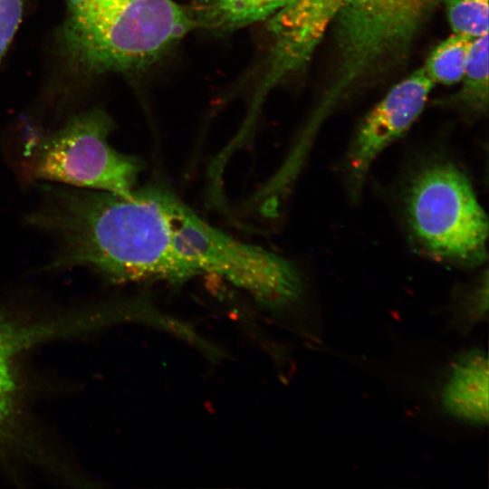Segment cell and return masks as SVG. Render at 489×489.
<instances>
[{
    "label": "cell",
    "instance_id": "30bf717a",
    "mask_svg": "<svg viewBox=\"0 0 489 489\" xmlns=\"http://www.w3.org/2000/svg\"><path fill=\"white\" fill-rule=\"evenodd\" d=\"M472 40L454 34L431 52L423 70L434 83L450 85L462 80Z\"/></svg>",
    "mask_w": 489,
    "mask_h": 489
},
{
    "label": "cell",
    "instance_id": "ba28073f",
    "mask_svg": "<svg viewBox=\"0 0 489 489\" xmlns=\"http://www.w3.org/2000/svg\"><path fill=\"white\" fill-rule=\"evenodd\" d=\"M289 0H193L187 6L196 28L232 32L268 21Z\"/></svg>",
    "mask_w": 489,
    "mask_h": 489
},
{
    "label": "cell",
    "instance_id": "9c48e42d",
    "mask_svg": "<svg viewBox=\"0 0 489 489\" xmlns=\"http://www.w3.org/2000/svg\"><path fill=\"white\" fill-rule=\"evenodd\" d=\"M61 332L59 322L25 326L0 313V430L12 417L16 399L14 361L18 353L43 338Z\"/></svg>",
    "mask_w": 489,
    "mask_h": 489
},
{
    "label": "cell",
    "instance_id": "3957f363",
    "mask_svg": "<svg viewBox=\"0 0 489 489\" xmlns=\"http://www.w3.org/2000/svg\"><path fill=\"white\" fill-rule=\"evenodd\" d=\"M64 54L89 74L146 69L195 29L173 0H66Z\"/></svg>",
    "mask_w": 489,
    "mask_h": 489
},
{
    "label": "cell",
    "instance_id": "5b68a950",
    "mask_svg": "<svg viewBox=\"0 0 489 489\" xmlns=\"http://www.w3.org/2000/svg\"><path fill=\"white\" fill-rule=\"evenodd\" d=\"M112 129V120L101 109L72 116L56 130L27 141L23 163L25 177L129 196L142 164L110 144Z\"/></svg>",
    "mask_w": 489,
    "mask_h": 489
},
{
    "label": "cell",
    "instance_id": "7a4b0ae2",
    "mask_svg": "<svg viewBox=\"0 0 489 489\" xmlns=\"http://www.w3.org/2000/svg\"><path fill=\"white\" fill-rule=\"evenodd\" d=\"M429 0H289L267 22L272 45L261 91L307 62L329 27L339 54L337 79L319 111L377 69L402 57Z\"/></svg>",
    "mask_w": 489,
    "mask_h": 489
},
{
    "label": "cell",
    "instance_id": "7c38bea8",
    "mask_svg": "<svg viewBox=\"0 0 489 489\" xmlns=\"http://www.w3.org/2000/svg\"><path fill=\"white\" fill-rule=\"evenodd\" d=\"M454 34L476 38L488 34V0H445Z\"/></svg>",
    "mask_w": 489,
    "mask_h": 489
},
{
    "label": "cell",
    "instance_id": "52a82bcc",
    "mask_svg": "<svg viewBox=\"0 0 489 489\" xmlns=\"http://www.w3.org/2000/svg\"><path fill=\"white\" fill-rule=\"evenodd\" d=\"M488 355L480 346L458 353L448 365L438 390L444 412L472 427L488 423Z\"/></svg>",
    "mask_w": 489,
    "mask_h": 489
},
{
    "label": "cell",
    "instance_id": "277c9868",
    "mask_svg": "<svg viewBox=\"0 0 489 489\" xmlns=\"http://www.w3.org/2000/svg\"><path fill=\"white\" fill-rule=\"evenodd\" d=\"M402 206L410 239L427 256L462 268L486 261L487 216L469 178L452 161L418 166L405 186Z\"/></svg>",
    "mask_w": 489,
    "mask_h": 489
},
{
    "label": "cell",
    "instance_id": "5bb4252c",
    "mask_svg": "<svg viewBox=\"0 0 489 489\" xmlns=\"http://www.w3.org/2000/svg\"><path fill=\"white\" fill-rule=\"evenodd\" d=\"M24 0H0V61L19 26Z\"/></svg>",
    "mask_w": 489,
    "mask_h": 489
},
{
    "label": "cell",
    "instance_id": "8fae6325",
    "mask_svg": "<svg viewBox=\"0 0 489 489\" xmlns=\"http://www.w3.org/2000/svg\"><path fill=\"white\" fill-rule=\"evenodd\" d=\"M488 34L472 40L463 74L460 100L483 110L488 104Z\"/></svg>",
    "mask_w": 489,
    "mask_h": 489
},
{
    "label": "cell",
    "instance_id": "6da1fadb",
    "mask_svg": "<svg viewBox=\"0 0 489 489\" xmlns=\"http://www.w3.org/2000/svg\"><path fill=\"white\" fill-rule=\"evenodd\" d=\"M54 233L64 267H88L112 282L212 273L273 309L292 307L303 294L292 263L235 239L158 187L129 196L72 189L59 203Z\"/></svg>",
    "mask_w": 489,
    "mask_h": 489
},
{
    "label": "cell",
    "instance_id": "8992f818",
    "mask_svg": "<svg viewBox=\"0 0 489 489\" xmlns=\"http://www.w3.org/2000/svg\"><path fill=\"white\" fill-rule=\"evenodd\" d=\"M434 82L423 68L396 84L361 121L344 160L345 180L356 199L375 160L416 121Z\"/></svg>",
    "mask_w": 489,
    "mask_h": 489
},
{
    "label": "cell",
    "instance_id": "4fadbf2b",
    "mask_svg": "<svg viewBox=\"0 0 489 489\" xmlns=\"http://www.w3.org/2000/svg\"><path fill=\"white\" fill-rule=\"evenodd\" d=\"M465 293L454 308L451 322L453 328L463 335L468 334L487 318V273H484V276H482Z\"/></svg>",
    "mask_w": 489,
    "mask_h": 489
}]
</instances>
